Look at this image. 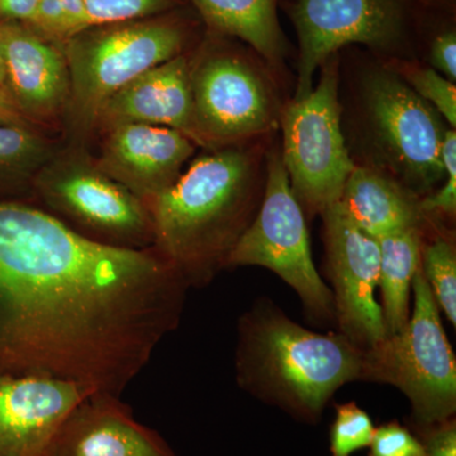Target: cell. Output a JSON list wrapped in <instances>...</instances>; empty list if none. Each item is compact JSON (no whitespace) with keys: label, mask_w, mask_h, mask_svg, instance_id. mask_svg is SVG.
<instances>
[{"label":"cell","mask_w":456,"mask_h":456,"mask_svg":"<svg viewBox=\"0 0 456 456\" xmlns=\"http://www.w3.org/2000/svg\"><path fill=\"white\" fill-rule=\"evenodd\" d=\"M386 68L397 74L419 98L424 99L455 130L456 86L435 69L408 61L391 60Z\"/></svg>","instance_id":"22"},{"label":"cell","mask_w":456,"mask_h":456,"mask_svg":"<svg viewBox=\"0 0 456 456\" xmlns=\"http://www.w3.org/2000/svg\"><path fill=\"white\" fill-rule=\"evenodd\" d=\"M94 389L37 374H0V456H45L60 426Z\"/></svg>","instance_id":"13"},{"label":"cell","mask_w":456,"mask_h":456,"mask_svg":"<svg viewBox=\"0 0 456 456\" xmlns=\"http://www.w3.org/2000/svg\"><path fill=\"white\" fill-rule=\"evenodd\" d=\"M422 0H294L298 38V80L294 101L314 89L317 69L347 45L392 53L401 49L419 22Z\"/></svg>","instance_id":"9"},{"label":"cell","mask_w":456,"mask_h":456,"mask_svg":"<svg viewBox=\"0 0 456 456\" xmlns=\"http://www.w3.org/2000/svg\"><path fill=\"white\" fill-rule=\"evenodd\" d=\"M61 4L65 16V40L89 28L86 0H61Z\"/></svg>","instance_id":"31"},{"label":"cell","mask_w":456,"mask_h":456,"mask_svg":"<svg viewBox=\"0 0 456 456\" xmlns=\"http://www.w3.org/2000/svg\"><path fill=\"white\" fill-rule=\"evenodd\" d=\"M114 123L139 122L193 134L191 64L179 55L150 69L108 99L101 112Z\"/></svg>","instance_id":"16"},{"label":"cell","mask_w":456,"mask_h":456,"mask_svg":"<svg viewBox=\"0 0 456 456\" xmlns=\"http://www.w3.org/2000/svg\"><path fill=\"white\" fill-rule=\"evenodd\" d=\"M281 160L294 196L308 217L320 215L340 200L355 164L341 130L338 57L321 66V79L307 97L281 108Z\"/></svg>","instance_id":"5"},{"label":"cell","mask_w":456,"mask_h":456,"mask_svg":"<svg viewBox=\"0 0 456 456\" xmlns=\"http://www.w3.org/2000/svg\"><path fill=\"white\" fill-rule=\"evenodd\" d=\"M0 53L12 94L26 110L50 113L70 93L68 61L56 47L16 23L0 25Z\"/></svg>","instance_id":"17"},{"label":"cell","mask_w":456,"mask_h":456,"mask_svg":"<svg viewBox=\"0 0 456 456\" xmlns=\"http://www.w3.org/2000/svg\"><path fill=\"white\" fill-rule=\"evenodd\" d=\"M193 152V141L182 132L118 122L108 137L103 161L114 179L149 203L178 179Z\"/></svg>","instance_id":"15"},{"label":"cell","mask_w":456,"mask_h":456,"mask_svg":"<svg viewBox=\"0 0 456 456\" xmlns=\"http://www.w3.org/2000/svg\"><path fill=\"white\" fill-rule=\"evenodd\" d=\"M179 0H86L88 27L130 22L175 7Z\"/></svg>","instance_id":"24"},{"label":"cell","mask_w":456,"mask_h":456,"mask_svg":"<svg viewBox=\"0 0 456 456\" xmlns=\"http://www.w3.org/2000/svg\"><path fill=\"white\" fill-rule=\"evenodd\" d=\"M441 160H443L445 183L436 193H428L421 198V208L426 217L443 216L454 218L456 212V132L454 128L444 134L441 146Z\"/></svg>","instance_id":"26"},{"label":"cell","mask_w":456,"mask_h":456,"mask_svg":"<svg viewBox=\"0 0 456 456\" xmlns=\"http://www.w3.org/2000/svg\"><path fill=\"white\" fill-rule=\"evenodd\" d=\"M213 31L239 38L266 65L279 68L288 53L279 25V0H191Z\"/></svg>","instance_id":"19"},{"label":"cell","mask_w":456,"mask_h":456,"mask_svg":"<svg viewBox=\"0 0 456 456\" xmlns=\"http://www.w3.org/2000/svg\"><path fill=\"white\" fill-rule=\"evenodd\" d=\"M248 265L263 266L283 279L301 299L311 320L335 323L331 288L314 265L305 215L277 151L272 152L266 163L259 211L228 259V266Z\"/></svg>","instance_id":"6"},{"label":"cell","mask_w":456,"mask_h":456,"mask_svg":"<svg viewBox=\"0 0 456 456\" xmlns=\"http://www.w3.org/2000/svg\"><path fill=\"white\" fill-rule=\"evenodd\" d=\"M44 152L42 142L18 125H0V178L25 169Z\"/></svg>","instance_id":"25"},{"label":"cell","mask_w":456,"mask_h":456,"mask_svg":"<svg viewBox=\"0 0 456 456\" xmlns=\"http://www.w3.org/2000/svg\"><path fill=\"white\" fill-rule=\"evenodd\" d=\"M257 57L221 49L204 53L191 65V141L231 147L259 141L274 131L283 107Z\"/></svg>","instance_id":"7"},{"label":"cell","mask_w":456,"mask_h":456,"mask_svg":"<svg viewBox=\"0 0 456 456\" xmlns=\"http://www.w3.org/2000/svg\"><path fill=\"white\" fill-rule=\"evenodd\" d=\"M412 289L406 327L364 350L362 382L395 387L410 401L407 424L431 425L455 417L456 359L421 266Z\"/></svg>","instance_id":"4"},{"label":"cell","mask_w":456,"mask_h":456,"mask_svg":"<svg viewBox=\"0 0 456 456\" xmlns=\"http://www.w3.org/2000/svg\"><path fill=\"white\" fill-rule=\"evenodd\" d=\"M7 86V80H5L4 64H3L2 53H0V89Z\"/></svg>","instance_id":"34"},{"label":"cell","mask_w":456,"mask_h":456,"mask_svg":"<svg viewBox=\"0 0 456 456\" xmlns=\"http://www.w3.org/2000/svg\"><path fill=\"white\" fill-rule=\"evenodd\" d=\"M184 26L139 20L89 27L69 38L70 90L80 112L95 116L108 99L155 66L182 55Z\"/></svg>","instance_id":"8"},{"label":"cell","mask_w":456,"mask_h":456,"mask_svg":"<svg viewBox=\"0 0 456 456\" xmlns=\"http://www.w3.org/2000/svg\"><path fill=\"white\" fill-rule=\"evenodd\" d=\"M188 285L154 248H117L0 200V374L121 395L176 330Z\"/></svg>","instance_id":"1"},{"label":"cell","mask_w":456,"mask_h":456,"mask_svg":"<svg viewBox=\"0 0 456 456\" xmlns=\"http://www.w3.org/2000/svg\"><path fill=\"white\" fill-rule=\"evenodd\" d=\"M374 430L370 416L355 402L336 404L335 419L330 428V456H351L369 448Z\"/></svg>","instance_id":"23"},{"label":"cell","mask_w":456,"mask_h":456,"mask_svg":"<svg viewBox=\"0 0 456 456\" xmlns=\"http://www.w3.org/2000/svg\"><path fill=\"white\" fill-rule=\"evenodd\" d=\"M369 456H425V448L408 426L398 421L375 428Z\"/></svg>","instance_id":"27"},{"label":"cell","mask_w":456,"mask_h":456,"mask_svg":"<svg viewBox=\"0 0 456 456\" xmlns=\"http://www.w3.org/2000/svg\"><path fill=\"white\" fill-rule=\"evenodd\" d=\"M432 69L455 83L456 80V31L454 25L441 26L430 41Z\"/></svg>","instance_id":"29"},{"label":"cell","mask_w":456,"mask_h":456,"mask_svg":"<svg viewBox=\"0 0 456 456\" xmlns=\"http://www.w3.org/2000/svg\"><path fill=\"white\" fill-rule=\"evenodd\" d=\"M369 118L378 142L402 184L417 196L444 179V131L436 110L389 69L375 73L365 86Z\"/></svg>","instance_id":"10"},{"label":"cell","mask_w":456,"mask_h":456,"mask_svg":"<svg viewBox=\"0 0 456 456\" xmlns=\"http://www.w3.org/2000/svg\"><path fill=\"white\" fill-rule=\"evenodd\" d=\"M362 360L364 350L340 332L311 331L265 297L237 322L240 388L305 424L320 421L341 387L362 380Z\"/></svg>","instance_id":"3"},{"label":"cell","mask_w":456,"mask_h":456,"mask_svg":"<svg viewBox=\"0 0 456 456\" xmlns=\"http://www.w3.org/2000/svg\"><path fill=\"white\" fill-rule=\"evenodd\" d=\"M379 289L387 336L398 334L411 317L413 279L421 266L424 228H411L380 237Z\"/></svg>","instance_id":"20"},{"label":"cell","mask_w":456,"mask_h":456,"mask_svg":"<svg viewBox=\"0 0 456 456\" xmlns=\"http://www.w3.org/2000/svg\"><path fill=\"white\" fill-rule=\"evenodd\" d=\"M407 426L424 445L425 456H456L455 417L436 424Z\"/></svg>","instance_id":"28"},{"label":"cell","mask_w":456,"mask_h":456,"mask_svg":"<svg viewBox=\"0 0 456 456\" xmlns=\"http://www.w3.org/2000/svg\"><path fill=\"white\" fill-rule=\"evenodd\" d=\"M29 23L42 33L65 40V16L61 0H41Z\"/></svg>","instance_id":"30"},{"label":"cell","mask_w":456,"mask_h":456,"mask_svg":"<svg viewBox=\"0 0 456 456\" xmlns=\"http://www.w3.org/2000/svg\"><path fill=\"white\" fill-rule=\"evenodd\" d=\"M421 269L434 294L452 326L456 325V251L452 240L437 235L422 248Z\"/></svg>","instance_id":"21"},{"label":"cell","mask_w":456,"mask_h":456,"mask_svg":"<svg viewBox=\"0 0 456 456\" xmlns=\"http://www.w3.org/2000/svg\"><path fill=\"white\" fill-rule=\"evenodd\" d=\"M0 125H18L16 108L2 92H0Z\"/></svg>","instance_id":"33"},{"label":"cell","mask_w":456,"mask_h":456,"mask_svg":"<svg viewBox=\"0 0 456 456\" xmlns=\"http://www.w3.org/2000/svg\"><path fill=\"white\" fill-rule=\"evenodd\" d=\"M41 193L94 241L137 250L154 248V224L145 200L103 174L75 167L47 180Z\"/></svg>","instance_id":"12"},{"label":"cell","mask_w":456,"mask_h":456,"mask_svg":"<svg viewBox=\"0 0 456 456\" xmlns=\"http://www.w3.org/2000/svg\"><path fill=\"white\" fill-rule=\"evenodd\" d=\"M264 149L231 146L196 159L147 203L154 248L185 284L203 288L227 268L231 253L259 211L265 188Z\"/></svg>","instance_id":"2"},{"label":"cell","mask_w":456,"mask_h":456,"mask_svg":"<svg viewBox=\"0 0 456 456\" xmlns=\"http://www.w3.org/2000/svg\"><path fill=\"white\" fill-rule=\"evenodd\" d=\"M41 0H0V14L9 20L31 22Z\"/></svg>","instance_id":"32"},{"label":"cell","mask_w":456,"mask_h":456,"mask_svg":"<svg viewBox=\"0 0 456 456\" xmlns=\"http://www.w3.org/2000/svg\"><path fill=\"white\" fill-rule=\"evenodd\" d=\"M45 456H176L155 430L136 421L119 395L93 392L66 417Z\"/></svg>","instance_id":"14"},{"label":"cell","mask_w":456,"mask_h":456,"mask_svg":"<svg viewBox=\"0 0 456 456\" xmlns=\"http://www.w3.org/2000/svg\"><path fill=\"white\" fill-rule=\"evenodd\" d=\"M321 217L335 325L338 332L367 350L387 338L382 308L375 298L379 288V242L360 230L338 202Z\"/></svg>","instance_id":"11"},{"label":"cell","mask_w":456,"mask_h":456,"mask_svg":"<svg viewBox=\"0 0 456 456\" xmlns=\"http://www.w3.org/2000/svg\"><path fill=\"white\" fill-rule=\"evenodd\" d=\"M338 202L360 230L377 240L411 228H424L428 220L422 212L421 197L391 176L358 165Z\"/></svg>","instance_id":"18"}]
</instances>
